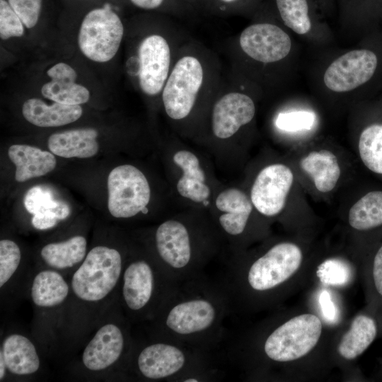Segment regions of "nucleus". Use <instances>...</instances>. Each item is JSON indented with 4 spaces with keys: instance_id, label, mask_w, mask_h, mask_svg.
Here are the masks:
<instances>
[{
    "instance_id": "1",
    "label": "nucleus",
    "mask_w": 382,
    "mask_h": 382,
    "mask_svg": "<svg viewBox=\"0 0 382 382\" xmlns=\"http://www.w3.org/2000/svg\"><path fill=\"white\" fill-rule=\"evenodd\" d=\"M232 306L224 285L203 274L178 284L147 323L150 336L209 352L221 340Z\"/></svg>"
},
{
    "instance_id": "2",
    "label": "nucleus",
    "mask_w": 382,
    "mask_h": 382,
    "mask_svg": "<svg viewBox=\"0 0 382 382\" xmlns=\"http://www.w3.org/2000/svg\"><path fill=\"white\" fill-rule=\"evenodd\" d=\"M126 260L117 248L98 245L88 251L68 278L70 296L59 335V340L66 346L83 343L103 314L117 300Z\"/></svg>"
},
{
    "instance_id": "3",
    "label": "nucleus",
    "mask_w": 382,
    "mask_h": 382,
    "mask_svg": "<svg viewBox=\"0 0 382 382\" xmlns=\"http://www.w3.org/2000/svg\"><path fill=\"white\" fill-rule=\"evenodd\" d=\"M209 352L173 340L150 336L135 342L126 376L148 381H207L217 375Z\"/></svg>"
},
{
    "instance_id": "4",
    "label": "nucleus",
    "mask_w": 382,
    "mask_h": 382,
    "mask_svg": "<svg viewBox=\"0 0 382 382\" xmlns=\"http://www.w3.org/2000/svg\"><path fill=\"white\" fill-rule=\"evenodd\" d=\"M130 325L117 299L84 341L78 361L79 372L91 377L113 372L126 376L135 343Z\"/></svg>"
},
{
    "instance_id": "5",
    "label": "nucleus",
    "mask_w": 382,
    "mask_h": 382,
    "mask_svg": "<svg viewBox=\"0 0 382 382\" xmlns=\"http://www.w3.org/2000/svg\"><path fill=\"white\" fill-rule=\"evenodd\" d=\"M176 286L153 257H131L124 266L117 300L131 324L148 323Z\"/></svg>"
},
{
    "instance_id": "6",
    "label": "nucleus",
    "mask_w": 382,
    "mask_h": 382,
    "mask_svg": "<svg viewBox=\"0 0 382 382\" xmlns=\"http://www.w3.org/2000/svg\"><path fill=\"white\" fill-rule=\"evenodd\" d=\"M185 223L168 219L156 228L153 257L168 279L178 285L203 274L210 255L209 244L199 241L198 235Z\"/></svg>"
},
{
    "instance_id": "7",
    "label": "nucleus",
    "mask_w": 382,
    "mask_h": 382,
    "mask_svg": "<svg viewBox=\"0 0 382 382\" xmlns=\"http://www.w3.org/2000/svg\"><path fill=\"white\" fill-rule=\"evenodd\" d=\"M302 258L299 246L279 243L252 262L245 270L230 268L223 284L229 296L244 287L255 294L266 293L289 279L299 268Z\"/></svg>"
},
{
    "instance_id": "8",
    "label": "nucleus",
    "mask_w": 382,
    "mask_h": 382,
    "mask_svg": "<svg viewBox=\"0 0 382 382\" xmlns=\"http://www.w3.org/2000/svg\"><path fill=\"white\" fill-rule=\"evenodd\" d=\"M28 293L35 308L36 322L39 323L37 325L38 329L42 323L48 320L44 343L57 340L63 313L70 296L68 278L58 271L40 268L28 279Z\"/></svg>"
},
{
    "instance_id": "9",
    "label": "nucleus",
    "mask_w": 382,
    "mask_h": 382,
    "mask_svg": "<svg viewBox=\"0 0 382 382\" xmlns=\"http://www.w3.org/2000/svg\"><path fill=\"white\" fill-rule=\"evenodd\" d=\"M322 332L320 318L311 313L294 317L274 329L265 339L262 350L274 362L298 359L318 343Z\"/></svg>"
},
{
    "instance_id": "10",
    "label": "nucleus",
    "mask_w": 382,
    "mask_h": 382,
    "mask_svg": "<svg viewBox=\"0 0 382 382\" xmlns=\"http://www.w3.org/2000/svg\"><path fill=\"white\" fill-rule=\"evenodd\" d=\"M123 34L124 27L120 17L107 4L85 16L78 35V45L90 60L107 62L117 54Z\"/></svg>"
},
{
    "instance_id": "11",
    "label": "nucleus",
    "mask_w": 382,
    "mask_h": 382,
    "mask_svg": "<svg viewBox=\"0 0 382 382\" xmlns=\"http://www.w3.org/2000/svg\"><path fill=\"white\" fill-rule=\"evenodd\" d=\"M110 214L115 218L129 219L147 213L151 189L144 174L137 167L125 164L115 167L108 178Z\"/></svg>"
},
{
    "instance_id": "12",
    "label": "nucleus",
    "mask_w": 382,
    "mask_h": 382,
    "mask_svg": "<svg viewBox=\"0 0 382 382\" xmlns=\"http://www.w3.org/2000/svg\"><path fill=\"white\" fill-rule=\"evenodd\" d=\"M203 81V69L192 56H185L175 64L163 89L166 114L173 120L186 117L192 110Z\"/></svg>"
},
{
    "instance_id": "13",
    "label": "nucleus",
    "mask_w": 382,
    "mask_h": 382,
    "mask_svg": "<svg viewBox=\"0 0 382 382\" xmlns=\"http://www.w3.org/2000/svg\"><path fill=\"white\" fill-rule=\"evenodd\" d=\"M379 56L372 50L349 51L333 61L323 76L325 86L337 93L353 91L374 79L379 68Z\"/></svg>"
},
{
    "instance_id": "14",
    "label": "nucleus",
    "mask_w": 382,
    "mask_h": 382,
    "mask_svg": "<svg viewBox=\"0 0 382 382\" xmlns=\"http://www.w3.org/2000/svg\"><path fill=\"white\" fill-rule=\"evenodd\" d=\"M294 175L282 163L269 165L257 174L250 191L254 207L262 215L274 216L284 209Z\"/></svg>"
},
{
    "instance_id": "15",
    "label": "nucleus",
    "mask_w": 382,
    "mask_h": 382,
    "mask_svg": "<svg viewBox=\"0 0 382 382\" xmlns=\"http://www.w3.org/2000/svg\"><path fill=\"white\" fill-rule=\"evenodd\" d=\"M138 53L140 88L146 95L156 96L168 79L170 63L168 42L159 35H149L141 42Z\"/></svg>"
},
{
    "instance_id": "16",
    "label": "nucleus",
    "mask_w": 382,
    "mask_h": 382,
    "mask_svg": "<svg viewBox=\"0 0 382 382\" xmlns=\"http://www.w3.org/2000/svg\"><path fill=\"white\" fill-rule=\"evenodd\" d=\"M239 41L248 56L263 63L283 59L291 48L289 35L276 25L267 23L247 27L241 33Z\"/></svg>"
},
{
    "instance_id": "17",
    "label": "nucleus",
    "mask_w": 382,
    "mask_h": 382,
    "mask_svg": "<svg viewBox=\"0 0 382 382\" xmlns=\"http://www.w3.org/2000/svg\"><path fill=\"white\" fill-rule=\"evenodd\" d=\"M255 107L248 96L229 93L215 103L212 117L214 134L219 139H228L254 117Z\"/></svg>"
},
{
    "instance_id": "18",
    "label": "nucleus",
    "mask_w": 382,
    "mask_h": 382,
    "mask_svg": "<svg viewBox=\"0 0 382 382\" xmlns=\"http://www.w3.org/2000/svg\"><path fill=\"white\" fill-rule=\"evenodd\" d=\"M0 356L4 360L7 376L26 378L35 375L42 366L39 351L33 340L18 332L6 334L1 340Z\"/></svg>"
},
{
    "instance_id": "19",
    "label": "nucleus",
    "mask_w": 382,
    "mask_h": 382,
    "mask_svg": "<svg viewBox=\"0 0 382 382\" xmlns=\"http://www.w3.org/2000/svg\"><path fill=\"white\" fill-rule=\"evenodd\" d=\"M215 205L221 212L218 224L222 233L230 238L241 236L253 210L251 199L242 190L231 187L217 195Z\"/></svg>"
},
{
    "instance_id": "20",
    "label": "nucleus",
    "mask_w": 382,
    "mask_h": 382,
    "mask_svg": "<svg viewBox=\"0 0 382 382\" xmlns=\"http://www.w3.org/2000/svg\"><path fill=\"white\" fill-rule=\"evenodd\" d=\"M51 80L41 88L42 95L54 102L66 105H81L90 98L87 88L76 82L75 69L64 62H59L47 71Z\"/></svg>"
},
{
    "instance_id": "21",
    "label": "nucleus",
    "mask_w": 382,
    "mask_h": 382,
    "mask_svg": "<svg viewBox=\"0 0 382 382\" xmlns=\"http://www.w3.org/2000/svg\"><path fill=\"white\" fill-rule=\"evenodd\" d=\"M87 239L82 235H74L65 240L44 245L40 251L42 266L58 271L69 278L84 260L87 251Z\"/></svg>"
},
{
    "instance_id": "22",
    "label": "nucleus",
    "mask_w": 382,
    "mask_h": 382,
    "mask_svg": "<svg viewBox=\"0 0 382 382\" xmlns=\"http://www.w3.org/2000/svg\"><path fill=\"white\" fill-rule=\"evenodd\" d=\"M173 159L183 172L176 185L178 193L194 202H207L211 191L197 156L191 151L180 150L175 153Z\"/></svg>"
},
{
    "instance_id": "23",
    "label": "nucleus",
    "mask_w": 382,
    "mask_h": 382,
    "mask_svg": "<svg viewBox=\"0 0 382 382\" xmlns=\"http://www.w3.org/2000/svg\"><path fill=\"white\" fill-rule=\"evenodd\" d=\"M8 155L16 166L15 179L23 183L52 171L57 161L52 153L27 144H13Z\"/></svg>"
},
{
    "instance_id": "24",
    "label": "nucleus",
    "mask_w": 382,
    "mask_h": 382,
    "mask_svg": "<svg viewBox=\"0 0 382 382\" xmlns=\"http://www.w3.org/2000/svg\"><path fill=\"white\" fill-rule=\"evenodd\" d=\"M24 118L33 125L40 127H59L79 120L83 109L79 105H66L57 102L47 104L40 98L25 100L22 107Z\"/></svg>"
},
{
    "instance_id": "25",
    "label": "nucleus",
    "mask_w": 382,
    "mask_h": 382,
    "mask_svg": "<svg viewBox=\"0 0 382 382\" xmlns=\"http://www.w3.org/2000/svg\"><path fill=\"white\" fill-rule=\"evenodd\" d=\"M98 135L97 130L93 128L54 133L48 139V148L52 154L63 158H91L99 149Z\"/></svg>"
},
{
    "instance_id": "26",
    "label": "nucleus",
    "mask_w": 382,
    "mask_h": 382,
    "mask_svg": "<svg viewBox=\"0 0 382 382\" xmlns=\"http://www.w3.org/2000/svg\"><path fill=\"white\" fill-rule=\"evenodd\" d=\"M300 166L311 177L316 189L322 192L331 191L340 176L337 158L328 150L309 153L301 160Z\"/></svg>"
},
{
    "instance_id": "27",
    "label": "nucleus",
    "mask_w": 382,
    "mask_h": 382,
    "mask_svg": "<svg viewBox=\"0 0 382 382\" xmlns=\"http://www.w3.org/2000/svg\"><path fill=\"white\" fill-rule=\"evenodd\" d=\"M377 331L374 318L366 315L357 316L339 343L337 350L340 355L347 360L357 358L374 342Z\"/></svg>"
},
{
    "instance_id": "28",
    "label": "nucleus",
    "mask_w": 382,
    "mask_h": 382,
    "mask_svg": "<svg viewBox=\"0 0 382 382\" xmlns=\"http://www.w3.org/2000/svg\"><path fill=\"white\" fill-rule=\"evenodd\" d=\"M349 225L366 231L382 225V191H371L361 197L349 212Z\"/></svg>"
},
{
    "instance_id": "29",
    "label": "nucleus",
    "mask_w": 382,
    "mask_h": 382,
    "mask_svg": "<svg viewBox=\"0 0 382 382\" xmlns=\"http://www.w3.org/2000/svg\"><path fill=\"white\" fill-rule=\"evenodd\" d=\"M24 205L33 216L46 215L59 221L66 219L71 212L66 202L54 198L51 191L42 186H34L26 192Z\"/></svg>"
},
{
    "instance_id": "30",
    "label": "nucleus",
    "mask_w": 382,
    "mask_h": 382,
    "mask_svg": "<svg viewBox=\"0 0 382 382\" xmlns=\"http://www.w3.org/2000/svg\"><path fill=\"white\" fill-rule=\"evenodd\" d=\"M22 253L20 246L11 239L0 241V289L1 294L13 290L24 273L21 270Z\"/></svg>"
},
{
    "instance_id": "31",
    "label": "nucleus",
    "mask_w": 382,
    "mask_h": 382,
    "mask_svg": "<svg viewBox=\"0 0 382 382\" xmlns=\"http://www.w3.org/2000/svg\"><path fill=\"white\" fill-rule=\"evenodd\" d=\"M360 158L372 172L382 174V123H374L365 127L359 139Z\"/></svg>"
},
{
    "instance_id": "32",
    "label": "nucleus",
    "mask_w": 382,
    "mask_h": 382,
    "mask_svg": "<svg viewBox=\"0 0 382 382\" xmlns=\"http://www.w3.org/2000/svg\"><path fill=\"white\" fill-rule=\"evenodd\" d=\"M284 23L299 35L308 33L312 26L308 0H275Z\"/></svg>"
},
{
    "instance_id": "33",
    "label": "nucleus",
    "mask_w": 382,
    "mask_h": 382,
    "mask_svg": "<svg viewBox=\"0 0 382 382\" xmlns=\"http://www.w3.org/2000/svg\"><path fill=\"white\" fill-rule=\"evenodd\" d=\"M320 281L330 285H343L351 277L349 265L344 261L332 258L323 262L316 271Z\"/></svg>"
},
{
    "instance_id": "34",
    "label": "nucleus",
    "mask_w": 382,
    "mask_h": 382,
    "mask_svg": "<svg viewBox=\"0 0 382 382\" xmlns=\"http://www.w3.org/2000/svg\"><path fill=\"white\" fill-rule=\"evenodd\" d=\"M315 121L313 112L296 110L279 113L276 119V126L285 132H296L311 129Z\"/></svg>"
},
{
    "instance_id": "35",
    "label": "nucleus",
    "mask_w": 382,
    "mask_h": 382,
    "mask_svg": "<svg viewBox=\"0 0 382 382\" xmlns=\"http://www.w3.org/2000/svg\"><path fill=\"white\" fill-rule=\"evenodd\" d=\"M24 25L19 16L6 0H0V37L8 40L21 37L24 33Z\"/></svg>"
},
{
    "instance_id": "36",
    "label": "nucleus",
    "mask_w": 382,
    "mask_h": 382,
    "mask_svg": "<svg viewBox=\"0 0 382 382\" xmlns=\"http://www.w3.org/2000/svg\"><path fill=\"white\" fill-rule=\"evenodd\" d=\"M8 2L27 28L36 25L41 11L42 0H8Z\"/></svg>"
},
{
    "instance_id": "37",
    "label": "nucleus",
    "mask_w": 382,
    "mask_h": 382,
    "mask_svg": "<svg viewBox=\"0 0 382 382\" xmlns=\"http://www.w3.org/2000/svg\"><path fill=\"white\" fill-rule=\"evenodd\" d=\"M319 303L323 318L330 323H334L337 318V308L332 301L330 294L327 290H323L319 296Z\"/></svg>"
},
{
    "instance_id": "38",
    "label": "nucleus",
    "mask_w": 382,
    "mask_h": 382,
    "mask_svg": "<svg viewBox=\"0 0 382 382\" xmlns=\"http://www.w3.org/2000/svg\"><path fill=\"white\" fill-rule=\"evenodd\" d=\"M372 279L376 291L382 297V245L378 249L374 257Z\"/></svg>"
},
{
    "instance_id": "39",
    "label": "nucleus",
    "mask_w": 382,
    "mask_h": 382,
    "mask_svg": "<svg viewBox=\"0 0 382 382\" xmlns=\"http://www.w3.org/2000/svg\"><path fill=\"white\" fill-rule=\"evenodd\" d=\"M137 7L144 9H154L158 8L163 0H130Z\"/></svg>"
},
{
    "instance_id": "40",
    "label": "nucleus",
    "mask_w": 382,
    "mask_h": 382,
    "mask_svg": "<svg viewBox=\"0 0 382 382\" xmlns=\"http://www.w3.org/2000/svg\"><path fill=\"white\" fill-rule=\"evenodd\" d=\"M222 2H224V3H230V2H232L235 0H220Z\"/></svg>"
}]
</instances>
